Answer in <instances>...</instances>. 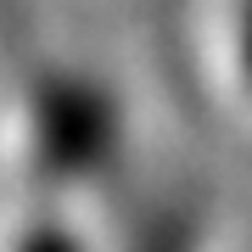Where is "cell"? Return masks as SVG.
<instances>
[{"mask_svg":"<svg viewBox=\"0 0 252 252\" xmlns=\"http://www.w3.org/2000/svg\"><path fill=\"white\" fill-rule=\"evenodd\" d=\"M213 45L224 56L235 90L252 101V0H213Z\"/></svg>","mask_w":252,"mask_h":252,"instance_id":"obj_1","label":"cell"}]
</instances>
